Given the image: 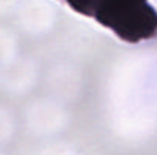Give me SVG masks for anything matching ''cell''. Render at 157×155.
I'll return each mask as SVG.
<instances>
[{"mask_svg": "<svg viewBox=\"0 0 157 155\" xmlns=\"http://www.w3.org/2000/svg\"><path fill=\"white\" fill-rule=\"evenodd\" d=\"M92 14L128 43L150 40L157 35V12L145 0H98Z\"/></svg>", "mask_w": 157, "mask_h": 155, "instance_id": "1", "label": "cell"}]
</instances>
